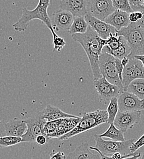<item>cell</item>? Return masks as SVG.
Here are the masks:
<instances>
[{"label":"cell","instance_id":"cell-1","mask_svg":"<svg viewBox=\"0 0 144 159\" xmlns=\"http://www.w3.org/2000/svg\"><path fill=\"white\" fill-rule=\"evenodd\" d=\"M74 41L78 42L84 49L89 61L94 80L102 77L99 67V57L106 45V40L101 38L89 25L87 31L83 34L72 36Z\"/></svg>","mask_w":144,"mask_h":159},{"label":"cell","instance_id":"cell-2","mask_svg":"<svg viewBox=\"0 0 144 159\" xmlns=\"http://www.w3.org/2000/svg\"><path fill=\"white\" fill-rule=\"evenodd\" d=\"M50 4V0H39L37 6L32 11L23 8L21 18L13 25V28L16 31L23 32L26 31L30 22L35 19L40 20L51 31L53 38H56L58 35L56 33L53 28L51 19L47 14V8Z\"/></svg>","mask_w":144,"mask_h":159},{"label":"cell","instance_id":"cell-3","mask_svg":"<svg viewBox=\"0 0 144 159\" xmlns=\"http://www.w3.org/2000/svg\"><path fill=\"white\" fill-rule=\"evenodd\" d=\"M108 115L107 110H97L92 112L84 113L77 126L70 132L63 135L59 139L62 141L67 140L101 124L108 123Z\"/></svg>","mask_w":144,"mask_h":159},{"label":"cell","instance_id":"cell-4","mask_svg":"<svg viewBox=\"0 0 144 159\" xmlns=\"http://www.w3.org/2000/svg\"><path fill=\"white\" fill-rule=\"evenodd\" d=\"M119 36H123L127 40L131 48V53L127 56L130 58L136 55H144V29L136 23H131L127 27L118 31Z\"/></svg>","mask_w":144,"mask_h":159},{"label":"cell","instance_id":"cell-5","mask_svg":"<svg viewBox=\"0 0 144 159\" xmlns=\"http://www.w3.org/2000/svg\"><path fill=\"white\" fill-rule=\"evenodd\" d=\"M99 67L102 76L110 83L118 86L124 90L122 81L120 80L117 72L116 58L112 55L102 52L99 57Z\"/></svg>","mask_w":144,"mask_h":159},{"label":"cell","instance_id":"cell-6","mask_svg":"<svg viewBox=\"0 0 144 159\" xmlns=\"http://www.w3.org/2000/svg\"><path fill=\"white\" fill-rule=\"evenodd\" d=\"M96 141L95 148H97L105 155L113 154L116 152H120L123 155L127 154L126 152L129 151V148L134 142V139H126L123 141H106L98 135H94Z\"/></svg>","mask_w":144,"mask_h":159},{"label":"cell","instance_id":"cell-7","mask_svg":"<svg viewBox=\"0 0 144 159\" xmlns=\"http://www.w3.org/2000/svg\"><path fill=\"white\" fill-rule=\"evenodd\" d=\"M27 125V130L22 137V142L33 143L40 135H44V127L47 121L44 118L42 111L25 120Z\"/></svg>","mask_w":144,"mask_h":159},{"label":"cell","instance_id":"cell-8","mask_svg":"<svg viewBox=\"0 0 144 159\" xmlns=\"http://www.w3.org/2000/svg\"><path fill=\"white\" fill-rule=\"evenodd\" d=\"M94 85L100 101L104 105H108L111 100L114 98H118L124 91L118 86L110 83L103 77L94 80Z\"/></svg>","mask_w":144,"mask_h":159},{"label":"cell","instance_id":"cell-9","mask_svg":"<svg viewBox=\"0 0 144 159\" xmlns=\"http://www.w3.org/2000/svg\"><path fill=\"white\" fill-rule=\"evenodd\" d=\"M144 79V67L141 61L130 58L128 64L124 67L123 81L124 90L126 91L129 84L134 80Z\"/></svg>","mask_w":144,"mask_h":159},{"label":"cell","instance_id":"cell-10","mask_svg":"<svg viewBox=\"0 0 144 159\" xmlns=\"http://www.w3.org/2000/svg\"><path fill=\"white\" fill-rule=\"evenodd\" d=\"M142 116L141 111H119L113 124L124 133L139 123Z\"/></svg>","mask_w":144,"mask_h":159},{"label":"cell","instance_id":"cell-11","mask_svg":"<svg viewBox=\"0 0 144 159\" xmlns=\"http://www.w3.org/2000/svg\"><path fill=\"white\" fill-rule=\"evenodd\" d=\"M115 10L112 0H90L88 12L93 17L104 21Z\"/></svg>","mask_w":144,"mask_h":159},{"label":"cell","instance_id":"cell-12","mask_svg":"<svg viewBox=\"0 0 144 159\" xmlns=\"http://www.w3.org/2000/svg\"><path fill=\"white\" fill-rule=\"evenodd\" d=\"M118 102L119 111L144 110V99L128 91H123L118 97Z\"/></svg>","mask_w":144,"mask_h":159},{"label":"cell","instance_id":"cell-13","mask_svg":"<svg viewBox=\"0 0 144 159\" xmlns=\"http://www.w3.org/2000/svg\"><path fill=\"white\" fill-rule=\"evenodd\" d=\"M84 17L89 25L103 39H107L110 34H115L118 32V30L115 28L106 23L105 21L99 20L93 17L89 12Z\"/></svg>","mask_w":144,"mask_h":159},{"label":"cell","instance_id":"cell-14","mask_svg":"<svg viewBox=\"0 0 144 159\" xmlns=\"http://www.w3.org/2000/svg\"><path fill=\"white\" fill-rule=\"evenodd\" d=\"M90 0H61L60 7L75 17H84L89 12Z\"/></svg>","mask_w":144,"mask_h":159},{"label":"cell","instance_id":"cell-15","mask_svg":"<svg viewBox=\"0 0 144 159\" xmlns=\"http://www.w3.org/2000/svg\"><path fill=\"white\" fill-rule=\"evenodd\" d=\"M75 16L69 11L60 9L53 13L52 23L55 31H68L72 26Z\"/></svg>","mask_w":144,"mask_h":159},{"label":"cell","instance_id":"cell-16","mask_svg":"<svg viewBox=\"0 0 144 159\" xmlns=\"http://www.w3.org/2000/svg\"><path fill=\"white\" fill-rule=\"evenodd\" d=\"M27 125L25 120L14 118L11 119L4 125V135L22 137L27 132Z\"/></svg>","mask_w":144,"mask_h":159},{"label":"cell","instance_id":"cell-17","mask_svg":"<svg viewBox=\"0 0 144 159\" xmlns=\"http://www.w3.org/2000/svg\"><path fill=\"white\" fill-rule=\"evenodd\" d=\"M129 15V13L125 11L115 9L104 21L119 31L123 28L128 26L131 23Z\"/></svg>","mask_w":144,"mask_h":159},{"label":"cell","instance_id":"cell-18","mask_svg":"<svg viewBox=\"0 0 144 159\" xmlns=\"http://www.w3.org/2000/svg\"><path fill=\"white\" fill-rule=\"evenodd\" d=\"M89 149L88 143H82L68 154V159H101V156L98 152L92 153Z\"/></svg>","mask_w":144,"mask_h":159},{"label":"cell","instance_id":"cell-19","mask_svg":"<svg viewBox=\"0 0 144 159\" xmlns=\"http://www.w3.org/2000/svg\"><path fill=\"white\" fill-rule=\"evenodd\" d=\"M81 118H69L59 119L56 132L54 138L59 139L63 135L72 130L78 124Z\"/></svg>","mask_w":144,"mask_h":159},{"label":"cell","instance_id":"cell-20","mask_svg":"<svg viewBox=\"0 0 144 159\" xmlns=\"http://www.w3.org/2000/svg\"><path fill=\"white\" fill-rule=\"evenodd\" d=\"M42 111V116L47 122L56 120L62 118H80L79 116H75L71 114H68L62 111L61 109L51 105H47L44 110Z\"/></svg>","mask_w":144,"mask_h":159},{"label":"cell","instance_id":"cell-21","mask_svg":"<svg viewBox=\"0 0 144 159\" xmlns=\"http://www.w3.org/2000/svg\"><path fill=\"white\" fill-rule=\"evenodd\" d=\"M103 52H107L115 58H118L120 60H122L123 58L127 57L131 53V48L127 43V42L125 38L122 36V43L120 46L116 50H111L109 48L108 46H105L103 47Z\"/></svg>","mask_w":144,"mask_h":159},{"label":"cell","instance_id":"cell-22","mask_svg":"<svg viewBox=\"0 0 144 159\" xmlns=\"http://www.w3.org/2000/svg\"><path fill=\"white\" fill-rule=\"evenodd\" d=\"M88 27L89 24L84 17L77 16L74 17L72 26L68 31L71 36L75 34H83L87 31Z\"/></svg>","mask_w":144,"mask_h":159},{"label":"cell","instance_id":"cell-23","mask_svg":"<svg viewBox=\"0 0 144 159\" xmlns=\"http://www.w3.org/2000/svg\"><path fill=\"white\" fill-rule=\"evenodd\" d=\"M124 134L122 130L118 129L113 123L110 124L108 129L104 133L98 135V136L102 138H108L116 141H123L126 140Z\"/></svg>","mask_w":144,"mask_h":159},{"label":"cell","instance_id":"cell-24","mask_svg":"<svg viewBox=\"0 0 144 159\" xmlns=\"http://www.w3.org/2000/svg\"><path fill=\"white\" fill-rule=\"evenodd\" d=\"M126 91L135 94L141 100H144V79H139L133 80L129 84Z\"/></svg>","mask_w":144,"mask_h":159},{"label":"cell","instance_id":"cell-25","mask_svg":"<svg viewBox=\"0 0 144 159\" xmlns=\"http://www.w3.org/2000/svg\"><path fill=\"white\" fill-rule=\"evenodd\" d=\"M107 111L108 115V124H113L116 118V116L119 112V106L118 102V98H114L110 100L108 105Z\"/></svg>","mask_w":144,"mask_h":159},{"label":"cell","instance_id":"cell-26","mask_svg":"<svg viewBox=\"0 0 144 159\" xmlns=\"http://www.w3.org/2000/svg\"><path fill=\"white\" fill-rule=\"evenodd\" d=\"M22 143V137L4 135L0 133V148H7Z\"/></svg>","mask_w":144,"mask_h":159},{"label":"cell","instance_id":"cell-27","mask_svg":"<svg viewBox=\"0 0 144 159\" xmlns=\"http://www.w3.org/2000/svg\"><path fill=\"white\" fill-rule=\"evenodd\" d=\"M58 120H52L47 122L44 127V135L48 139L54 138V136L56 132L57 125H58Z\"/></svg>","mask_w":144,"mask_h":159},{"label":"cell","instance_id":"cell-28","mask_svg":"<svg viewBox=\"0 0 144 159\" xmlns=\"http://www.w3.org/2000/svg\"><path fill=\"white\" fill-rule=\"evenodd\" d=\"M115 9H119L127 13L133 12L129 0H112Z\"/></svg>","mask_w":144,"mask_h":159},{"label":"cell","instance_id":"cell-29","mask_svg":"<svg viewBox=\"0 0 144 159\" xmlns=\"http://www.w3.org/2000/svg\"><path fill=\"white\" fill-rule=\"evenodd\" d=\"M52 43L54 45L53 51H57L59 52H60L62 50L66 45L65 41L62 38L59 36L56 38H53Z\"/></svg>","mask_w":144,"mask_h":159},{"label":"cell","instance_id":"cell-30","mask_svg":"<svg viewBox=\"0 0 144 159\" xmlns=\"http://www.w3.org/2000/svg\"><path fill=\"white\" fill-rule=\"evenodd\" d=\"M143 146H144V135L132 144L129 148V152L135 153Z\"/></svg>","mask_w":144,"mask_h":159},{"label":"cell","instance_id":"cell-31","mask_svg":"<svg viewBox=\"0 0 144 159\" xmlns=\"http://www.w3.org/2000/svg\"><path fill=\"white\" fill-rule=\"evenodd\" d=\"M132 9L133 10L134 12H136V11H139L141 12H142L143 16H142V18L139 21H137L136 22V23L139 26H141V28H144V6H142V5H140V6H133L132 7Z\"/></svg>","mask_w":144,"mask_h":159},{"label":"cell","instance_id":"cell-32","mask_svg":"<svg viewBox=\"0 0 144 159\" xmlns=\"http://www.w3.org/2000/svg\"><path fill=\"white\" fill-rule=\"evenodd\" d=\"M116 65H117V72L118 74V76L120 80L123 81V72L124 66L122 64L121 60L116 58Z\"/></svg>","mask_w":144,"mask_h":159},{"label":"cell","instance_id":"cell-33","mask_svg":"<svg viewBox=\"0 0 144 159\" xmlns=\"http://www.w3.org/2000/svg\"><path fill=\"white\" fill-rule=\"evenodd\" d=\"M66 156L65 154L62 152L59 151L57 152H52L51 154L50 159H66Z\"/></svg>","mask_w":144,"mask_h":159},{"label":"cell","instance_id":"cell-34","mask_svg":"<svg viewBox=\"0 0 144 159\" xmlns=\"http://www.w3.org/2000/svg\"><path fill=\"white\" fill-rule=\"evenodd\" d=\"M46 140L47 137L44 135H40L37 137L35 142L40 145H44L46 144Z\"/></svg>","mask_w":144,"mask_h":159},{"label":"cell","instance_id":"cell-35","mask_svg":"<svg viewBox=\"0 0 144 159\" xmlns=\"http://www.w3.org/2000/svg\"><path fill=\"white\" fill-rule=\"evenodd\" d=\"M89 149H90L91 150H92V151H94L98 152V153L100 154V156H101V159H112V156H111V157H109V156H108L104 154L101 151H99L97 148H95V147L89 146Z\"/></svg>","mask_w":144,"mask_h":159},{"label":"cell","instance_id":"cell-36","mask_svg":"<svg viewBox=\"0 0 144 159\" xmlns=\"http://www.w3.org/2000/svg\"><path fill=\"white\" fill-rule=\"evenodd\" d=\"M129 19L130 20L131 23H136L138 19L137 18V16H136V12H131V13H129Z\"/></svg>","mask_w":144,"mask_h":159},{"label":"cell","instance_id":"cell-37","mask_svg":"<svg viewBox=\"0 0 144 159\" xmlns=\"http://www.w3.org/2000/svg\"><path fill=\"white\" fill-rule=\"evenodd\" d=\"M131 7L142 5V0H129Z\"/></svg>","mask_w":144,"mask_h":159},{"label":"cell","instance_id":"cell-38","mask_svg":"<svg viewBox=\"0 0 144 159\" xmlns=\"http://www.w3.org/2000/svg\"><path fill=\"white\" fill-rule=\"evenodd\" d=\"M121 61H122V64H123V66L124 67L128 64V62L129 61V58L127 57H126L123 58L122 60H121Z\"/></svg>","mask_w":144,"mask_h":159},{"label":"cell","instance_id":"cell-39","mask_svg":"<svg viewBox=\"0 0 144 159\" xmlns=\"http://www.w3.org/2000/svg\"><path fill=\"white\" fill-rule=\"evenodd\" d=\"M141 153L139 152H138L136 155L135 156H131V157H126V158H124L123 159H136L139 157H141Z\"/></svg>","mask_w":144,"mask_h":159},{"label":"cell","instance_id":"cell-40","mask_svg":"<svg viewBox=\"0 0 144 159\" xmlns=\"http://www.w3.org/2000/svg\"><path fill=\"white\" fill-rule=\"evenodd\" d=\"M134 58L139 60V61H141V62L142 63V65H143L144 67V55H136V56L134 57Z\"/></svg>","mask_w":144,"mask_h":159},{"label":"cell","instance_id":"cell-41","mask_svg":"<svg viewBox=\"0 0 144 159\" xmlns=\"http://www.w3.org/2000/svg\"><path fill=\"white\" fill-rule=\"evenodd\" d=\"M135 12H136V16H137V18L138 19V21L141 20L142 18V16H143L142 12H141L139 11H136Z\"/></svg>","mask_w":144,"mask_h":159},{"label":"cell","instance_id":"cell-42","mask_svg":"<svg viewBox=\"0 0 144 159\" xmlns=\"http://www.w3.org/2000/svg\"><path fill=\"white\" fill-rule=\"evenodd\" d=\"M140 152L141 153V159H144V146L142 148H141V151Z\"/></svg>","mask_w":144,"mask_h":159},{"label":"cell","instance_id":"cell-43","mask_svg":"<svg viewBox=\"0 0 144 159\" xmlns=\"http://www.w3.org/2000/svg\"><path fill=\"white\" fill-rule=\"evenodd\" d=\"M142 6H144V0H142Z\"/></svg>","mask_w":144,"mask_h":159},{"label":"cell","instance_id":"cell-44","mask_svg":"<svg viewBox=\"0 0 144 159\" xmlns=\"http://www.w3.org/2000/svg\"><path fill=\"white\" fill-rule=\"evenodd\" d=\"M141 159V157H139V158H137V159Z\"/></svg>","mask_w":144,"mask_h":159}]
</instances>
